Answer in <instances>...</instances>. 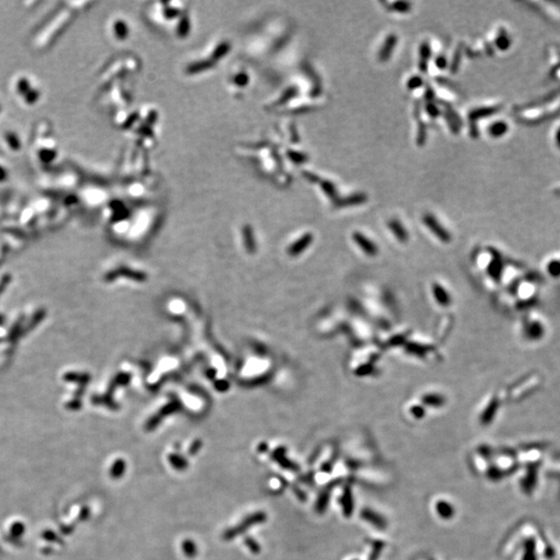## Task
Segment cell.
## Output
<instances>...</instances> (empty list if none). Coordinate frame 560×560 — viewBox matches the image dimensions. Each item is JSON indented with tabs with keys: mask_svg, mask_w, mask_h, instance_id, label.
Listing matches in <instances>:
<instances>
[{
	"mask_svg": "<svg viewBox=\"0 0 560 560\" xmlns=\"http://www.w3.org/2000/svg\"><path fill=\"white\" fill-rule=\"evenodd\" d=\"M423 84L422 79L419 76H414L408 81V89L409 90H416L420 88Z\"/></svg>",
	"mask_w": 560,
	"mask_h": 560,
	"instance_id": "obj_18",
	"label": "cell"
},
{
	"mask_svg": "<svg viewBox=\"0 0 560 560\" xmlns=\"http://www.w3.org/2000/svg\"><path fill=\"white\" fill-rule=\"evenodd\" d=\"M328 500H329L328 494H324V495H322V496L319 497L318 502H317V510H318V512H323V511H325V508H326V506H327V504H328Z\"/></svg>",
	"mask_w": 560,
	"mask_h": 560,
	"instance_id": "obj_20",
	"label": "cell"
},
{
	"mask_svg": "<svg viewBox=\"0 0 560 560\" xmlns=\"http://www.w3.org/2000/svg\"><path fill=\"white\" fill-rule=\"evenodd\" d=\"M287 155H288V157H290V159L292 161H294L295 163H302V162L306 160V156L301 154V152H299V151L291 150V151L287 152Z\"/></svg>",
	"mask_w": 560,
	"mask_h": 560,
	"instance_id": "obj_17",
	"label": "cell"
},
{
	"mask_svg": "<svg viewBox=\"0 0 560 560\" xmlns=\"http://www.w3.org/2000/svg\"><path fill=\"white\" fill-rule=\"evenodd\" d=\"M389 10L397 13H408L411 11V4L406 2H396L389 6Z\"/></svg>",
	"mask_w": 560,
	"mask_h": 560,
	"instance_id": "obj_13",
	"label": "cell"
},
{
	"mask_svg": "<svg viewBox=\"0 0 560 560\" xmlns=\"http://www.w3.org/2000/svg\"><path fill=\"white\" fill-rule=\"evenodd\" d=\"M366 200V196L362 193H358V194H354L350 197H347L346 199L339 201L338 205L339 206H350V205H359V203H362Z\"/></svg>",
	"mask_w": 560,
	"mask_h": 560,
	"instance_id": "obj_9",
	"label": "cell"
},
{
	"mask_svg": "<svg viewBox=\"0 0 560 560\" xmlns=\"http://www.w3.org/2000/svg\"><path fill=\"white\" fill-rule=\"evenodd\" d=\"M342 504L344 508V513L347 517H350L353 512V497L351 494L350 489H346L345 493L342 498Z\"/></svg>",
	"mask_w": 560,
	"mask_h": 560,
	"instance_id": "obj_8",
	"label": "cell"
},
{
	"mask_svg": "<svg viewBox=\"0 0 560 560\" xmlns=\"http://www.w3.org/2000/svg\"><path fill=\"white\" fill-rule=\"evenodd\" d=\"M506 129H507L506 125H505L504 123L499 122V123H495V124L492 125L491 128L489 129V132H490V134L492 135V136L499 137V136H501L502 134H504V132H505Z\"/></svg>",
	"mask_w": 560,
	"mask_h": 560,
	"instance_id": "obj_14",
	"label": "cell"
},
{
	"mask_svg": "<svg viewBox=\"0 0 560 560\" xmlns=\"http://www.w3.org/2000/svg\"><path fill=\"white\" fill-rule=\"evenodd\" d=\"M396 43H397V38L394 35H390L386 38V40H385V42H384V44H383V46L380 50V52H379L380 61L385 62L390 58V56H391L393 50L396 46Z\"/></svg>",
	"mask_w": 560,
	"mask_h": 560,
	"instance_id": "obj_3",
	"label": "cell"
},
{
	"mask_svg": "<svg viewBox=\"0 0 560 560\" xmlns=\"http://www.w3.org/2000/svg\"><path fill=\"white\" fill-rule=\"evenodd\" d=\"M389 227L392 229V231L394 232V234L398 237V239H401V240H403V241L406 240L407 233H406L405 228H404L403 225L401 224V222L396 221V220H393V221L389 222Z\"/></svg>",
	"mask_w": 560,
	"mask_h": 560,
	"instance_id": "obj_11",
	"label": "cell"
},
{
	"mask_svg": "<svg viewBox=\"0 0 560 560\" xmlns=\"http://www.w3.org/2000/svg\"><path fill=\"white\" fill-rule=\"evenodd\" d=\"M435 294H436V297H437V299H438V301H439L440 303H443V304L447 303L448 300L446 299V298H447V297H446V294H445V292L442 290V288H441V287H440V288H439V287L436 288Z\"/></svg>",
	"mask_w": 560,
	"mask_h": 560,
	"instance_id": "obj_22",
	"label": "cell"
},
{
	"mask_svg": "<svg viewBox=\"0 0 560 560\" xmlns=\"http://www.w3.org/2000/svg\"><path fill=\"white\" fill-rule=\"evenodd\" d=\"M354 240H355L356 243H357V244L362 248V250H364L366 253L371 254V256H372V254H376V252H377V247H376V245H375V244H372V243L367 239L366 236L362 235V234L359 233V232H356V233L354 234Z\"/></svg>",
	"mask_w": 560,
	"mask_h": 560,
	"instance_id": "obj_5",
	"label": "cell"
},
{
	"mask_svg": "<svg viewBox=\"0 0 560 560\" xmlns=\"http://www.w3.org/2000/svg\"><path fill=\"white\" fill-rule=\"evenodd\" d=\"M431 55H432V50H431L430 44L427 43V42L422 43V45H421V47H420V57H421V60H426V61H427V60L431 57Z\"/></svg>",
	"mask_w": 560,
	"mask_h": 560,
	"instance_id": "obj_15",
	"label": "cell"
},
{
	"mask_svg": "<svg viewBox=\"0 0 560 560\" xmlns=\"http://www.w3.org/2000/svg\"><path fill=\"white\" fill-rule=\"evenodd\" d=\"M447 63H448V62H447V59H446V57L443 56V55H439V56L437 57V59H436V65L439 67V69H441V70L445 69V67L447 66Z\"/></svg>",
	"mask_w": 560,
	"mask_h": 560,
	"instance_id": "obj_23",
	"label": "cell"
},
{
	"mask_svg": "<svg viewBox=\"0 0 560 560\" xmlns=\"http://www.w3.org/2000/svg\"><path fill=\"white\" fill-rule=\"evenodd\" d=\"M383 546H384L383 542H380V541L375 542V547H373V550H372V553H371V555H370L369 560H376V559H377L379 553H380L381 550L383 549Z\"/></svg>",
	"mask_w": 560,
	"mask_h": 560,
	"instance_id": "obj_21",
	"label": "cell"
},
{
	"mask_svg": "<svg viewBox=\"0 0 560 560\" xmlns=\"http://www.w3.org/2000/svg\"><path fill=\"white\" fill-rule=\"evenodd\" d=\"M460 61H461V49H457L455 54H454L453 60L451 62V71L452 72L457 71V67H459Z\"/></svg>",
	"mask_w": 560,
	"mask_h": 560,
	"instance_id": "obj_19",
	"label": "cell"
},
{
	"mask_svg": "<svg viewBox=\"0 0 560 560\" xmlns=\"http://www.w3.org/2000/svg\"><path fill=\"white\" fill-rule=\"evenodd\" d=\"M310 242H311V235H310V234H306V235H304V236L302 237V239H301V240H300V241H299L298 243H296V244H295V246H294V248H295V249H294V250H295L296 252H299V251H301V250H302L301 248H303L304 246L308 245V244H309Z\"/></svg>",
	"mask_w": 560,
	"mask_h": 560,
	"instance_id": "obj_16",
	"label": "cell"
},
{
	"mask_svg": "<svg viewBox=\"0 0 560 560\" xmlns=\"http://www.w3.org/2000/svg\"><path fill=\"white\" fill-rule=\"evenodd\" d=\"M495 112V109L493 108H479V109H475L473 111L470 112L469 117L471 121H475V120H478L481 117H485L489 114H492Z\"/></svg>",
	"mask_w": 560,
	"mask_h": 560,
	"instance_id": "obj_12",
	"label": "cell"
},
{
	"mask_svg": "<svg viewBox=\"0 0 560 560\" xmlns=\"http://www.w3.org/2000/svg\"><path fill=\"white\" fill-rule=\"evenodd\" d=\"M423 221L426 223V225L439 237V239L443 240L444 242H449L450 240V236L449 233L445 230V228L443 226H441L439 224V222L437 221V219L433 216V215H426L423 217Z\"/></svg>",
	"mask_w": 560,
	"mask_h": 560,
	"instance_id": "obj_1",
	"label": "cell"
},
{
	"mask_svg": "<svg viewBox=\"0 0 560 560\" xmlns=\"http://www.w3.org/2000/svg\"><path fill=\"white\" fill-rule=\"evenodd\" d=\"M361 517L367 522H369L371 525L376 526L377 528L384 529L386 527V521L381 516H379L378 514L370 510H363L361 513Z\"/></svg>",
	"mask_w": 560,
	"mask_h": 560,
	"instance_id": "obj_4",
	"label": "cell"
},
{
	"mask_svg": "<svg viewBox=\"0 0 560 560\" xmlns=\"http://www.w3.org/2000/svg\"><path fill=\"white\" fill-rule=\"evenodd\" d=\"M419 67H420L421 72H427V70H428V63H427V61H426V60H420Z\"/></svg>",
	"mask_w": 560,
	"mask_h": 560,
	"instance_id": "obj_25",
	"label": "cell"
},
{
	"mask_svg": "<svg viewBox=\"0 0 560 560\" xmlns=\"http://www.w3.org/2000/svg\"><path fill=\"white\" fill-rule=\"evenodd\" d=\"M318 184L321 185L322 189L326 193V195L332 199H336L337 197V190L336 187L330 181H319Z\"/></svg>",
	"mask_w": 560,
	"mask_h": 560,
	"instance_id": "obj_10",
	"label": "cell"
},
{
	"mask_svg": "<svg viewBox=\"0 0 560 560\" xmlns=\"http://www.w3.org/2000/svg\"><path fill=\"white\" fill-rule=\"evenodd\" d=\"M427 111L431 115V117H437V115H439V113H440L439 109L434 104H428L427 105Z\"/></svg>",
	"mask_w": 560,
	"mask_h": 560,
	"instance_id": "obj_24",
	"label": "cell"
},
{
	"mask_svg": "<svg viewBox=\"0 0 560 560\" xmlns=\"http://www.w3.org/2000/svg\"><path fill=\"white\" fill-rule=\"evenodd\" d=\"M437 512L439 514L440 517H442L443 519H450L453 516V508L452 506L445 502V501H440L437 503Z\"/></svg>",
	"mask_w": 560,
	"mask_h": 560,
	"instance_id": "obj_7",
	"label": "cell"
},
{
	"mask_svg": "<svg viewBox=\"0 0 560 560\" xmlns=\"http://www.w3.org/2000/svg\"><path fill=\"white\" fill-rule=\"evenodd\" d=\"M228 82L233 89L242 90L248 86V83L250 82V77L244 69H240L230 74Z\"/></svg>",
	"mask_w": 560,
	"mask_h": 560,
	"instance_id": "obj_2",
	"label": "cell"
},
{
	"mask_svg": "<svg viewBox=\"0 0 560 560\" xmlns=\"http://www.w3.org/2000/svg\"><path fill=\"white\" fill-rule=\"evenodd\" d=\"M113 28V36L117 39V40H126L129 36V27L126 21L124 20H120L117 19L114 21V24L112 25Z\"/></svg>",
	"mask_w": 560,
	"mask_h": 560,
	"instance_id": "obj_6",
	"label": "cell"
}]
</instances>
